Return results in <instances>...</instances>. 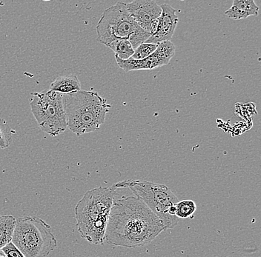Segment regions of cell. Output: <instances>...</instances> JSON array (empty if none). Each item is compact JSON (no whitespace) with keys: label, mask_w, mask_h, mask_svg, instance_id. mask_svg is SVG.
Masks as SVG:
<instances>
[{"label":"cell","mask_w":261,"mask_h":257,"mask_svg":"<svg viewBox=\"0 0 261 257\" xmlns=\"http://www.w3.org/2000/svg\"><path fill=\"white\" fill-rule=\"evenodd\" d=\"M163 231L162 222L141 199L122 196L114 200L105 241L114 247L139 248L151 243Z\"/></svg>","instance_id":"6da1fadb"},{"label":"cell","mask_w":261,"mask_h":257,"mask_svg":"<svg viewBox=\"0 0 261 257\" xmlns=\"http://www.w3.org/2000/svg\"><path fill=\"white\" fill-rule=\"evenodd\" d=\"M259 8L253 0H234L232 6L225 12L230 19L240 20L258 15Z\"/></svg>","instance_id":"8fae6325"},{"label":"cell","mask_w":261,"mask_h":257,"mask_svg":"<svg viewBox=\"0 0 261 257\" xmlns=\"http://www.w3.org/2000/svg\"><path fill=\"white\" fill-rule=\"evenodd\" d=\"M63 103L68 128L77 136L98 131L112 108L93 91L63 94Z\"/></svg>","instance_id":"3957f363"},{"label":"cell","mask_w":261,"mask_h":257,"mask_svg":"<svg viewBox=\"0 0 261 257\" xmlns=\"http://www.w3.org/2000/svg\"><path fill=\"white\" fill-rule=\"evenodd\" d=\"M81 90V84L76 75L60 76L50 83L48 91L61 94H71Z\"/></svg>","instance_id":"7c38bea8"},{"label":"cell","mask_w":261,"mask_h":257,"mask_svg":"<svg viewBox=\"0 0 261 257\" xmlns=\"http://www.w3.org/2000/svg\"><path fill=\"white\" fill-rule=\"evenodd\" d=\"M97 41L108 46L116 40H127L134 49L151 37L132 19L126 4L117 3L104 11L97 25Z\"/></svg>","instance_id":"277c9868"},{"label":"cell","mask_w":261,"mask_h":257,"mask_svg":"<svg viewBox=\"0 0 261 257\" xmlns=\"http://www.w3.org/2000/svg\"><path fill=\"white\" fill-rule=\"evenodd\" d=\"M132 19L141 28L152 35L156 32L162 9L152 0H136L126 4Z\"/></svg>","instance_id":"9c48e42d"},{"label":"cell","mask_w":261,"mask_h":257,"mask_svg":"<svg viewBox=\"0 0 261 257\" xmlns=\"http://www.w3.org/2000/svg\"><path fill=\"white\" fill-rule=\"evenodd\" d=\"M117 190L114 185L89 190L75 207L78 232L89 243L102 245L105 242L106 227Z\"/></svg>","instance_id":"7a4b0ae2"},{"label":"cell","mask_w":261,"mask_h":257,"mask_svg":"<svg viewBox=\"0 0 261 257\" xmlns=\"http://www.w3.org/2000/svg\"><path fill=\"white\" fill-rule=\"evenodd\" d=\"M107 47L113 50L116 56L122 60H128L135 52L132 44L127 40H116Z\"/></svg>","instance_id":"5bb4252c"},{"label":"cell","mask_w":261,"mask_h":257,"mask_svg":"<svg viewBox=\"0 0 261 257\" xmlns=\"http://www.w3.org/2000/svg\"><path fill=\"white\" fill-rule=\"evenodd\" d=\"M16 218L11 215H0V250L12 240Z\"/></svg>","instance_id":"4fadbf2b"},{"label":"cell","mask_w":261,"mask_h":257,"mask_svg":"<svg viewBox=\"0 0 261 257\" xmlns=\"http://www.w3.org/2000/svg\"><path fill=\"white\" fill-rule=\"evenodd\" d=\"M156 48H158V45L156 44L145 43V42L142 43L135 50L130 59L136 60H143L154 53Z\"/></svg>","instance_id":"e0dca14e"},{"label":"cell","mask_w":261,"mask_h":257,"mask_svg":"<svg viewBox=\"0 0 261 257\" xmlns=\"http://www.w3.org/2000/svg\"><path fill=\"white\" fill-rule=\"evenodd\" d=\"M1 250L7 257H25L11 242L6 245Z\"/></svg>","instance_id":"ac0fdd59"},{"label":"cell","mask_w":261,"mask_h":257,"mask_svg":"<svg viewBox=\"0 0 261 257\" xmlns=\"http://www.w3.org/2000/svg\"><path fill=\"white\" fill-rule=\"evenodd\" d=\"M12 141V131L7 122L0 118V149L9 147Z\"/></svg>","instance_id":"2e32d148"},{"label":"cell","mask_w":261,"mask_h":257,"mask_svg":"<svg viewBox=\"0 0 261 257\" xmlns=\"http://www.w3.org/2000/svg\"><path fill=\"white\" fill-rule=\"evenodd\" d=\"M161 7L162 13L158 20L156 32L145 43L158 45L163 42L171 41L174 36L179 21L177 11L168 4L161 5Z\"/></svg>","instance_id":"30bf717a"},{"label":"cell","mask_w":261,"mask_h":257,"mask_svg":"<svg viewBox=\"0 0 261 257\" xmlns=\"http://www.w3.org/2000/svg\"><path fill=\"white\" fill-rule=\"evenodd\" d=\"M118 188H128L159 218L165 230L173 229L178 224L175 205L178 198L166 185L146 180H124L114 184Z\"/></svg>","instance_id":"5b68a950"},{"label":"cell","mask_w":261,"mask_h":257,"mask_svg":"<svg viewBox=\"0 0 261 257\" xmlns=\"http://www.w3.org/2000/svg\"><path fill=\"white\" fill-rule=\"evenodd\" d=\"M11 242L25 257H48L57 247L51 227L35 216L16 219Z\"/></svg>","instance_id":"8992f818"},{"label":"cell","mask_w":261,"mask_h":257,"mask_svg":"<svg viewBox=\"0 0 261 257\" xmlns=\"http://www.w3.org/2000/svg\"><path fill=\"white\" fill-rule=\"evenodd\" d=\"M197 210L195 202L192 200H182L175 205V216L179 219L190 217Z\"/></svg>","instance_id":"9a60e30c"},{"label":"cell","mask_w":261,"mask_h":257,"mask_svg":"<svg viewBox=\"0 0 261 257\" xmlns=\"http://www.w3.org/2000/svg\"><path fill=\"white\" fill-rule=\"evenodd\" d=\"M30 106L42 131L51 136L64 133L68 128L63 103V94L50 92L32 94Z\"/></svg>","instance_id":"52a82bcc"},{"label":"cell","mask_w":261,"mask_h":257,"mask_svg":"<svg viewBox=\"0 0 261 257\" xmlns=\"http://www.w3.org/2000/svg\"><path fill=\"white\" fill-rule=\"evenodd\" d=\"M176 48L171 41L163 42L158 44L154 53L148 58L141 60L128 59L120 60L115 56L116 62L121 69L125 72L140 71V70H153L169 64L175 54Z\"/></svg>","instance_id":"ba28073f"},{"label":"cell","mask_w":261,"mask_h":257,"mask_svg":"<svg viewBox=\"0 0 261 257\" xmlns=\"http://www.w3.org/2000/svg\"><path fill=\"white\" fill-rule=\"evenodd\" d=\"M0 257H7L6 256V255L4 254V253H3L2 250H0Z\"/></svg>","instance_id":"d6986e66"}]
</instances>
